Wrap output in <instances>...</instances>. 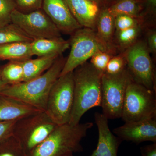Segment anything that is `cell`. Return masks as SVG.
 Returning <instances> with one entry per match:
<instances>
[{"label": "cell", "instance_id": "cell-3", "mask_svg": "<svg viewBox=\"0 0 156 156\" xmlns=\"http://www.w3.org/2000/svg\"><path fill=\"white\" fill-rule=\"evenodd\" d=\"M93 126L92 122L58 126L29 156H63L83 151L81 141Z\"/></svg>", "mask_w": 156, "mask_h": 156}, {"label": "cell", "instance_id": "cell-11", "mask_svg": "<svg viewBox=\"0 0 156 156\" xmlns=\"http://www.w3.org/2000/svg\"><path fill=\"white\" fill-rule=\"evenodd\" d=\"M42 9L61 33L71 35L82 27L73 16L65 0H43Z\"/></svg>", "mask_w": 156, "mask_h": 156}, {"label": "cell", "instance_id": "cell-16", "mask_svg": "<svg viewBox=\"0 0 156 156\" xmlns=\"http://www.w3.org/2000/svg\"><path fill=\"white\" fill-rule=\"evenodd\" d=\"M31 49L33 56L38 57L61 56L69 48V41L62 37L55 38H43L34 40L30 43Z\"/></svg>", "mask_w": 156, "mask_h": 156}, {"label": "cell", "instance_id": "cell-26", "mask_svg": "<svg viewBox=\"0 0 156 156\" xmlns=\"http://www.w3.org/2000/svg\"><path fill=\"white\" fill-rule=\"evenodd\" d=\"M111 55V53L108 52L99 51L91 57L90 63L101 72L105 73L108 63L112 58Z\"/></svg>", "mask_w": 156, "mask_h": 156}, {"label": "cell", "instance_id": "cell-2", "mask_svg": "<svg viewBox=\"0 0 156 156\" xmlns=\"http://www.w3.org/2000/svg\"><path fill=\"white\" fill-rule=\"evenodd\" d=\"M66 60V58L61 55L41 75L27 82L8 86L0 92V94L45 111L50 90L60 76Z\"/></svg>", "mask_w": 156, "mask_h": 156}, {"label": "cell", "instance_id": "cell-31", "mask_svg": "<svg viewBox=\"0 0 156 156\" xmlns=\"http://www.w3.org/2000/svg\"><path fill=\"white\" fill-rule=\"evenodd\" d=\"M148 49L151 53H156V32L155 31L150 32L147 37V43H146Z\"/></svg>", "mask_w": 156, "mask_h": 156}, {"label": "cell", "instance_id": "cell-36", "mask_svg": "<svg viewBox=\"0 0 156 156\" xmlns=\"http://www.w3.org/2000/svg\"><path fill=\"white\" fill-rule=\"evenodd\" d=\"M91 1H93V2H96L98 4V2H100V0H91Z\"/></svg>", "mask_w": 156, "mask_h": 156}, {"label": "cell", "instance_id": "cell-1", "mask_svg": "<svg viewBox=\"0 0 156 156\" xmlns=\"http://www.w3.org/2000/svg\"><path fill=\"white\" fill-rule=\"evenodd\" d=\"M103 73L87 62L73 71L74 103L69 124L77 125L86 112L95 107L101 106Z\"/></svg>", "mask_w": 156, "mask_h": 156}, {"label": "cell", "instance_id": "cell-10", "mask_svg": "<svg viewBox=\"0 0 156 156\" xmlns=\"http://www.w3.org/2000/svg\"><path fill=\"white\" fill-rule=\"evenodd\" d=\"M11 23L33 40L61 37L60 31L42 9L28 13L16 9L11 15Z\"/></svg>", "mask_w": 156, "mask_h": 156}, {"label": "cell", "instance_id": "cell-25", "mask_svg": "<svg viewBox=\"0 0 156 156\" xmlns=\"http://www.w3.org/2000/svg\"><path fill=\"white\" fill-rule=\"evenodd\" d=\"M16 9V0H0V27L11 23V15Z\"/></svg>", "mask_w": 156, "mask_h": 156}, {"label": "cell", "instance_id": "cell-35", "mask_svg": "<svg viewBox=\"0 0 156 156\" xmlns=\"http://www.w3.org/2000/svg\"><path fill=\"white\" fill-rule=\"evenodd\" d=\"M116 0H105L108 2H114Z\"/></svg>", "mask_w": 156, "mask_h": 156}, {"label": "cell", "instance_id": "cell-24", "mask_svg": "<svg viewBox=\"0 0 156 156\" xmlns=\"http://www.w3.org/2000/svg\"><path fill=\"white\" fill-rule=\"evenodd\" d=\"M141 31L140 24L125 30L116 32L117 42L121 47L128 48L136 42Z\"/></svg>", "mask_w": 156, "mask_h": 156}, {"label": "cell", "instance_id": "cell-13", "mask_svg": "<svg viewBox=\"0 0 156 156\" xmlns=\"http://www.w3.org/2000/svg\"><path fill=\"white\" fill-rule=\"evenodd\" d=\"M95 122L98 132L97 147L90 156H118V149L122 140L110 130L108 119L102 113L95 114Z\"/></svg>", "mask_w": 156, "mask_h": 156}, {"label": "cell", "instance_id": "cell-14", "mask_svg": "<svg viewBox=\"0 0 156 156\" xmlns=\"http://www.w3.org/2000/svg\"><path fill=\"white\" fill-rule=\"evenodd\" d=\"M73 16L82 27L95 30L98 4L91 0H65Z\"/></svg>", "mask_w": 156, "mask_h": 156}, {"label": "cell", "instance_id": "cell-28", "mask_svg": "<svg viewBox=\"0 0 156 156\" xmlns=\"http://www.w3.org/2000/svg\"><path fill=\"white\" fill-rule=\"evenodd\" d=\"M43 0H16V10L28 13L42 9Z\"/></svg>", "mask_w": 156, "mask_h": 156}, {"label": "cell", "instance_id": "cell-32", "mask_svg": "<svg viewBox=\"0 0 156 156\" xmlns=\"http://www.w3.org/2000/svg\"><path fill=\"white\" fill-rule=\"evenodd\" d=\"M141 156H156V143L140 148Z\"/></svg>", "mask_w": 156, "mask_h": 156}, {"label": "cell", "instance_id": "cell-29", "mask_svg": "<svg viewBox=\"0 0 156 156\" xmlns=\"http://www.w3.org/2000/svg\"><path fill=\"white\" fill-rule=\"evenodd\" d=\"M127 63L123 55L112 57L107 66L105 73L108 74H116L126 68Z\"/></svg>", "mask_w": 156, "mask_h": 156}, {"label": "cell", "instance_id": "cell-27", "mask_svg": "<svg viewBox=\"0 0 156 156\" xmlns=\"http://www.w3.org/2000/svg\"><path fill=\"white\" fill-rule=\"evenodd\" d=\"M116 32L125 30L140 25L138 18L127 15H119L115 17Z\"/></svg>", "mask_w": 156, "mask_h": 156}, {"label": "cell", "instance_id": "cell-23", "mask_svg": "<svg viewBox=\"0 0 156 156\" xmlns=\"http://www.w3.org/2000/svg\"><path fill=\"white\" fill-rule=\"evenodd\" d=\"M0 156H28L20 143L12 134L0 142Z\"/></svg>", "mask_w": 156, "mask_h": 156}, {"label": "cell", "instance_id": "cell-6", "mask_svg": "<svg viewBox=\"0 0 156 156\" xmlns=\"http://www.w3.org/2000/svg\"><path fill=\"white\" fill-rule=\"evenodd\" d=\"M156 118V92L131 81L127 87L121 118L126 122Z\"/></svg>", "mask_w": 156, "mask_h": 156}, {"label": "cell", "instance_id": "cell-17", "mask_svg": "<svg viewBox=\"0 0 156 156\" xmlns=\"http://www.w3.org/2000/svg\"><path fill=\"white\" fill-rule=\"evenodd\" d=\"M115 30V17L105 8L99 12L96 22L95 31L98 36L112 52L114 48L112 39Z\"/></svg>", "mask_w": 156, "mask_h": 156}, {"label": "cell", "instance_id": "cell-30", "mask_svg": "<svg viewBox=\"0 0 156 156\" xmlns=\"http://www.w3.org/2000/svg\"><path fill=\"white\" fill-rule=\"evenodd\" d=\"M16 121L0 122V142L13 134V129Z\"/></svg>", "mask_w": 156, "mask_h": 156}, {"label": "cell", "instance_id": "cell-15", "mask_svg": "<svg viewBox=\"0 0 156 156\" xmlns=\"http://www.w3.org/2000/svg\"><path fill=\"white\" fill-rule=\"evenodd\" d=\"M41 111L13 98L0 94V122L17 121Z\"/></svg>", "mask_w": 156, "mask_h": 156}, {"label": "cell", "instance_id": "cell-20", "mask_svg": "<svg viewBox=\"0 0 156 156\" xmlns=\"http://www.w3.org/2000/svg\"><path fill=\"white\" fill-rule=\"evenodd\" d=\"M113 2L107 9L115 17L122 14L139 17L141 6L139 0H116Z\"/></svg>", "mask_w": 156, "mask_h": 156}, {"label": "cell", "instance_id": "cell-9", "mask_svg": "<svg viewBox=\"0 0 156 156\" xmlns=\"http://www.w3.org/2000/svg\"><path fill=\"white\" fill-rule=\"evenodd\" d=\"M123 55L133 80L156 92L154 69L146 43L136 41Z\"/></svg>", "mask_w": 156, "mask_h": 156}, {"label": "cell", "instance_id": "cell-34", "mask_svg": "<svg viewBox=\"0 0 156 156\" xmlns=\"http://www.w3.org/2000/svg\"><path fill=\"white\" fill-rule=\"evenodd\" d=\"M8 86V85L2 80V77H1V75H0V92H1L2 90L5 89Z\"/></svg>", "mask_w": 156, "mask_h": 156}, {"label": "cell", "instance_id": "cell-19", "mask_svg": "<svg viewBox=\"0 0 156 156\" xmlns=\"http://www.w3.org/2000/svg\"><path fill=\"white\" fill-rule=\"evenodd\" d=\"M59 56H42L23 61V82L30 80L41 75L52 66Z\"/></svg>", "mask_w": 156, "mask_h": 156}, {"label": "cell", "instance_id": "cell-5", "mask_svg": "<svg viewBox=\"0 0 156 156\" xmlns=\"http://www.w3.org/2000/svg\"><path fill=\"white\" fill-rule=\"evenodd\" d=\"M69 41L70 51L60 76L73 71L98 52H112L91 29H79L71 34Z\"/></svg>", "mask_w": 156, "mask_h": 156}, {"label": "cell", "instance_id": "cell-4", "mask_svg": "<svg viewBox=\"0 0 156 156\" xmlns=\"http://www.w3.org/2000/svg\"><path fill=\"white\" fill-rule=\"evenodd\" d=\"M58 126L44 111H41L17 120L13 135L29 156Z\"/></svg>", "mask_w": 156, "mask_h": 156}, {"label": "cell", "instance_id": "cell-18", "mask_svg": "<svg viewBox=\"0 0 156 156\" xmlns=\"http://www.w3.org/2000/svg\"><path fill=\"white\" fill-rule=\"evenodd\" d=\"M31 42H15L0 45V59L23 61L33 56Z\"/></svg>", "mask_w": 156, "mask_h": 156}, {"label": "cell", "instance_id": "cell-8", "mask_svg": "<svg viewBox=\"0 0 156 156\" xmlns=\"http://www.w3.org/2000/svg\"><path fill=\"white\" fill-rule=\"evenodd\" d=\"M133 80L126 68L116 74L104 73L101 76L102 114L108 119L121 118L126 89Z\"/></svg>", "mask_w": 156, "mask_h": 156}, {"label": "cell", "instance_id": "cell-12", "mask_svg": "<svg viewBox=\"0 0 156 156\" xmlns=\"http://www.w3.org/2000/svg\"><path fill=\"white\" fill-rule=\"evenodd\" d=\"M113 132L122 141L139 144L144 141L156 143V119L126 122Z\"/></svg>", "mask_w": 156, "mask_h": 156}, {"label": "cell", "instance_id": "cell-22", "mask_svg": "<svg viewBox=\"0 0 156 156\" xmlns=\"http://www.w3.org/2000/svg\"><path fill=\"white\" fill-rule=\"evenodd\" d=\"M31 38L14 23L0 27V45L15 42H31Z\"/></svg>", "mask_w": 156, "mask_h": 156}, {"label": "cell", "instance_id": "cell-21", "mask_svg": "<svg viewBox=\"0 0 156 156\" xmlns=\"http://www.w3.org/2000/svg\"><path fill=\"white\" fill-rule=\"evenodd\" d=\"M0 75L2 80L8 86L22 83L23 80V62L10 61L0 69Z\"/></svg>", "mask_w": 156, "mask_h": 156}, {"label": "cell", "instance_id": "cell-7", "mask_svg": "<svg viewBox=\"0 0 156 156\" xmlns=\"http://www.w3.org/2000/svg\"><path fill=\"white\" fill-rule=\"evenodd\" d=\"M74 103L73 72L59 76L50 90L45 112L58 126L69 123Z\"/></svg>", "mask_w": 156, "mask_h": 156}, {"label": "cell", "instance_id": "cell-33", "mask_svg": "<svg viewBox=\"0 0 156 156\" xmlns=\"http://www.w3.org/2000/svg\"><path fill=\"white\" fill-rule=\"evenodd\" d=\"M147 11L151 14H155L156 0H144Z\"/></svg>", "mask_w": 156, "mask_h": 156}, {"label": "cell", "instance_id": "cell-37", "mask_svg": "<svg viewBox=\"0 0 156 156\" xmlns=\"http://www.w3.org/2000/svg\"><path fill=\"white\" fill-rule=\"evenodd\" d=\"M63 156H74L73 155V154H68L66 155H64Z\"/></svg>", "mask_w": 156, "mask_h": 156}]
</instances>
